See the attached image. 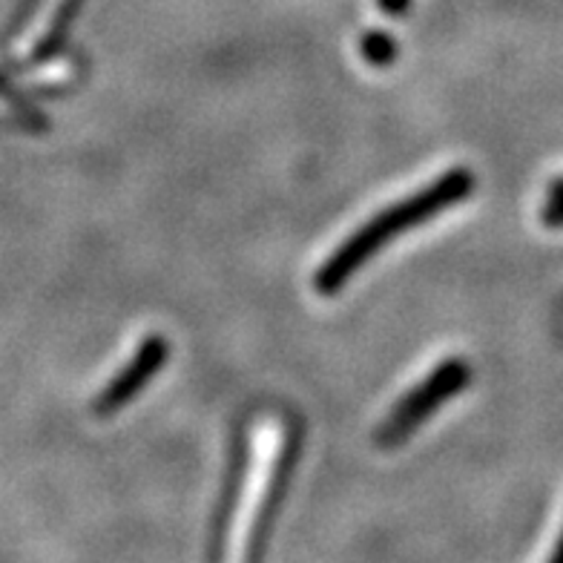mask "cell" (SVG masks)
<instances>
[{
    "instance_id": "9",
    "label": "cell",
    "mask_w": 563,
    "mask_h": 563,
    "mask_svg": "<svg viewBox=\"0 0 563 563\" xmlns=\"http://www.w3.org/2000/svg\"><path fill=\"white\" fill-rule=\"evenodd\" d=\"M0 96H3V98H9V101H15L18 107H23V104H21V98L15 96V89L9 87V84L3 81V78H0Z\"/></svg>"
},
{
    "instance_id": "7",
    "label": "cell",
    "mask_w": 563,
    "mask_h": 563,
    "mask_svg": "<svg viewBox=\"0 0 563 563\" xmlns=\"http://www.w3.org/2000/svg\"><path fill=\"white\" fill-rule=\"evenodd\" d=\"M543 219H547L549 228H555V224H563V194H552V199H549L547 210H543Z\"/></svg>"
},
{
    "instance_id": "10",
    "label": "cell",
    "mask_w": 563,
    "mask_h": 563,
    "mask_svg": "<svg viewBox=\"0 0 563 563\" xmlns=\"http://www.w3.org/2000/svg\"><path fill=\"white\" fill-rule=\"evenodd\" d=\"M549 561H552V563H563V532H561V538H558V543H555V549H552V555H549Z\"/></svg>"
},
{
    "instance_id": "11",
    "label": "cell",
    "mask_w": 563,
    "mask_h": 563,
    "mask_svg": "<svg viewBox=\"0 0 563 563\" xmlns=\"http://www.w3.org/2000/svg\"><path fill=\"white\" fill-rule=\"evenodd\" d=\"M552 194H563V181H561V185L552 187Z\"/></svg>"
},
{
    "instance_id": "4",
    "label": "cell",
    "mask_w": 563,
    "mask_h": 563,
    "mask_svg": "<svg viewBox=\"0 0 563 563\" xmlns=\"http://www.w3.org/2000/svg\"><path fill=\"white\" fill-rule=\"evenodd\" d=\"M84 0H60L58 9H55L53 21L46 26V32L41 35L37 46L32 49V60H46L58 53L64 41H67V32L73 26V21L78 18V9H81Z\"/></svg>"
},
{
    "instance_id": "6",
    "label": "cell",
    "mask_w": 563,
    "mask_h": 563,
    "mask_svg": "<svg viewBox=\"0 0 563 563\" xmlns=\"http://www.w3.org/2000/svg\"><path fill=\"white\" fill-rule=\"evenodd\" d=\"M37 3H41V0H21V3H18L15 15H12V21H9V26H7V37H15L18 35V30H21L23 23L30 21L32 12H35V9H37Z\"/></svg>"
},
{
    "instance_id": "2",
    "label": "cell",
    "mask_w": 563,
    "mask_h": 563,
    "mask_svg": "<svg viewBox=\"0 0 563 563\" xmlns=\"http://www.w3.org/2000/svg\"><path fill=\"white\" fill-rule=\"evenodd\" d=\"M472 379V368H468L466 360H445L438 368L431 371L429 377L422 379L420 386H415L400 400V406H394L391 415L386 417V422L379 426L377 440L383 445H397L411 434V431L420 426L422 420H429L445 400H452L454 394H460L468 386Z\"/></svg>"
},
{
    "instance_id": "5",
    "label": "cell",
    "mask_w": 563,
    "mask_h": 563,
    "mask_svg": "<svg viewBox=\"0 0 563 563\" xmlns=\"http://www.w3.org/2000/svg\"><path fill=\"white\" fill-rule=\"evenodd\" d=\"M360 49H363V58L374 67H388L394 64L397 53H400V46L394 41L388 32H365L363 41H360Z\"/></svg>"
},
{
    "instance_id": "1",
    "label": "cell",
    "mask_w": 563,
    "mask_h": 563,
    "mask_svg": "<svg viewBox=\"0 0 563 563\" xmlns=\"http://www.w3.org/2000/svg\"><path fill=\"white\" fill-rule=\"evenodd\" d=\"M472 190H475V173L468 170V167H454L445 176L434 178L429 187H422V190L411 194L408 199H402L400 205H391V208L374 216V219H368L363 228L356 230L354 236H349L336 247L334 256H328L322 262V267L313 276V288H317L319 297H334V294H340L342 285L374 253L383 251L394 236H400V233L417 228V224L429 222L431 216L454 208L463 199H468Z\"/></svg>"
},
{
    "instance_id": "8",
    "label": "cell",
    "mask_w": 563,
    "mask_h": 563,
    "mask_svg": "<svg viewBox=\"0 0 563 563\" xmlns=\"http://www.w3.org/2000/svg\"><path fill=\"white\" fill-rule=\"evenodd\" d=\"M377 3L388 18H402V15H406V9H408V3H411V0H377Z\"/></svg>"
},
{
    "instance_id": "3",
    "label": "cell",
    "mask_w": 563,
    "mask_h": 563,
    "mask_svg": "<svg viewBox=\"0 0 563 563\" xmlns=\"http://www.w3.org/2000/svg\"><path fill=\"white\" fill-rule=\"evenodd\" d=\"M167 356H170V342L158 334L147 336V340L135 349L133 360L110 379V386H107L104 391L98 394L96 402H92V411L101 417L115 415L119 408H124L126 402L133 400L141 388L147 386L150 379L156 377L158 368L167 363Z\"/></svg>"
}]
</instances>
